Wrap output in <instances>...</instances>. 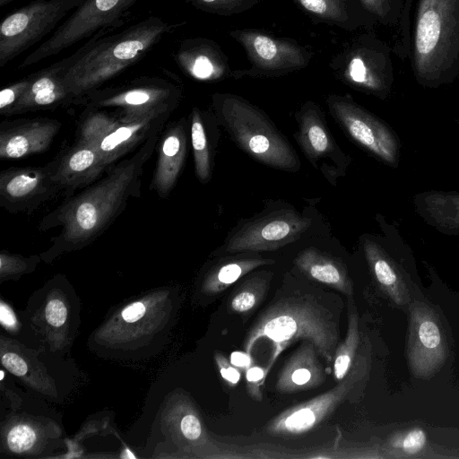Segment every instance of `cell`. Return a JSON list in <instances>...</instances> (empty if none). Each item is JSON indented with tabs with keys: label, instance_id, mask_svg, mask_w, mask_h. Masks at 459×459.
Masks as SVG:
<instances>
[{
	"label": "cell",
	"instance_id": "1",
	"mask_svg": "<svg viewBox=\"0 0 459 459\" xmlns=\"http://www.w3.org/2000/svg\"><path fill=\"white\" fill-rule=\"evenodd\" d=\"M159 133H152L135 153L113 166L104 178L65 198L40 220V231L61 228L51 238L45 257L52 259L88 246L125 211L130 198L140 197L143 167L157 146Z\"/></svg>",
	"mask_w": 459,
	"mask_h": 459
},
{
	"label": "cell",
	"instance_id": "2",
	"mask_svg": "<svg viewBox=\"0 0 459 459\" xmlns=\"http://www.w3.org/2000/svg\"><path fill=\"white\" fill-rule=\"evenodd\" d=\"M260 339L273 344L270 367L289 344L300 339L311 342L317 353L331 362L339 344L338 323L312 295L292 293L273 301L259 315L246 337L245 352L250 354Z\"/></svg>",
	"mask_w": 459,
	"mask_h": 459
},
{
	"label": "cell",
	"instance_id": "3",
	"mask_svg": "<svg viewBox=\"0 0 459 459\" xmlns=\"http://www.w3.org/2000/svg\"><path fill=\"white\" fill-rule=\"evenodd\" d=\"M417 82L437 88L459 76V0H419L410 44Z\"/></svg>",
	"mask_w": 459,
	"mask_h": 459
},
{
	"label": "cell",
	"instance_id": "4",
	"mask_svg": "<svg viewBox=\"0 0 459 459\" xmlns=\"http://www.w3.org/2000/svg\"><path fill=\"white\" fill-rule=\"evenodd\" d=\"M175 27L150 16L119 33L102 37L65 75V85L74 103L143 59Z\"/></svg>",
	"mask_w": 459,
	"mask_h": 459
},
{
	"label": "cell",
	"instance_id": "5",
	"mask_svg": "<svg viewBox=\"0 0 459 459\" xmlns=\"http://www.w3.org/2000/svg\"><path fill=\"white\" fill-rule=\"evenodd\" d=\"M232 140L254 160L273 169L297 171L300 161L292 145L269 117L249 103L224 98L217 107Z\"/></svg>",
	"mask_w": 459,
	"mask_h": 459
},
{
	"label": "cell",
	"instance_id": "6",
	"mask_svg": "<svg viewBox=\"0 0 459 459\" xmlns=\"http://www.w3.org/2000/svg\"><path fill=\"white\" fill-rule=\"evenodd\" d=\"M140 0H83L52 35L29 54L19 65L24 69L90 39L98 31L120 28Z\"/></svg>",
	"mask_w": 459,
	"mask_h": 459
},
{
	"label": "cell",
	"instance_id": "7",
	"mask_svg": "<svg viewBox=\"0 0 459 459\" xmlns=\"http://www.w3.org/2000/svg\"><path fill=\"white\" fill-rule=\"evenodd\" d=\"M181 97V89L160 76H142L119 85L97 89L80 102L95 108H115L120 121H129L153 113H172Z\"/></svg>",
	"mask_w": 459,
	"mask_h": 459
},
{
	"label": "cell",
	"instance_id": "8",
	"mask_svg": "<svg viewBox=\"0 0 459 459\" xmlns=\"http://www.w3.org/2000/svg\"><path fill=\"white\" fill-rule=\"evenodd\" d=\"M83 0H35L7 15L0 25V67L40 41Z\"/></svg>",
	"mask_w": 459,
	"mask_h": 459
},
{
	"label": "cell",
	"instance_id": "9",
	"mask_svg": "<svg viewBox=\"0 0 459 459\" xmlns=\"http://www.w3.org/2000/svg\"><path fill=\"white\" fill-rule=\"evenodd\" d=\"M328 106L353 142L385 164L398 167L400 140L385 122L349 99L331 98Z\"/></svg>",
	"mask_w": 459,
	"mask_h": 459
},
{
	"label": "cell",
	"instance_id": "10",
	"mask_svg": "<svg viewBox=\"0 0 459 459\" xmlns=\"http://www.w3.org/2000/svg\"><path fill=\"white\" fill-rule=\"evenodd\" d=\"M407 358L415 377L437 373L447 357V343L437 316L425 303L415 300L409 308Z\"/></svg>",
	"mask_w": 459,
	"mask_h": 459
},
{
	"label": "cell",
	"instance_id": "11",
	"mask_svg": "<svg viewBox=\"0 0 459 459\" xmlns=\"http://www.w3.org/2000/svg\"><path fill=\"white\" fill-rule=\"evenodd\" d=\"M104 29L82 45L71 56L47 66L30 75V82L22 98L8 116L38 110L53 109L74 103V98L65 85V78L75 65L102 37L111 32Z\"/></svg>",
	"mask_w": 459,
	"mask_h": 459
},
{
	"label": "cell",
	"instance_id": "12",
	"mask_svg": "<svg viewBox=\"0 0 459 459\" xmlns=\"http://www.w3.org/2000/svg\"><path fill=\"white\" fill-rule=\"evenodd\" d=\"M311 221L293 209H283L247 222L232 234L227 253L271 251L296 241Z\"/></svg>",
	"mask_w": 459,
	"mask_h": 459
},
{
	"label": "cell",
	"instance_id": "13",
	"mask_svg": "<svg viewBox=\"0 0 459 459\" xmlns=\"http://www.w3.org/2000/svg\"><path fill=\"white\" fill-rule=\"evenodd\" d=\"M54 160L44 166L11 167L0 172V206L10 213H31L60 189L53 178Z\"/></svg>",
	"mask_w": 459,
	"mask_h": 459
},
{
	"label": "cell",
	"instance_id": "14",
	"mask_svg": "<svg viewBox=\"0 0 459 459\" xmlns=\"http://www.w3.org/2000/svg\"><path fill=\"white\" fill-rule=\"evenodd\" d=\"M296 119L299 124L296 138L303 153L332 184H335L337 178L345 174L350 157L335 143L317 107L303 106Z\"/></svg>",
	"mask_w": 459,
	"mask_h": 459
},
{
	"label": "cell",
	"instance_id": "15",
	"mask_svg": "<svg viewBox=\"0 0 459 459\" xmlns=\"http://www.w3.org/2000/svg\"><path fill=\"white\" fill-rule=\"evenodd\" d=\"M359 377V371L356 368L333 388L281 411L266 424V433L293 437L315 429L348 398Z\"/></svg>",
	"mask_w": 459,
	"mask_h": 459
},
{
	"label": "cell",
	"instance_id": "16",
	"mask_svg": "<svg viewBox=\"0 0 459 459\" xmlns=\"http://www.w3.org/2000/svg\"><path fill=\"white\" fill-rule=\"evenodd\" d=\"M60 128L58 120L48 117L4 120L0 125V157L20 159L44 152Z\"/></svg>",
	"mask_w": 459,
	"mask_h": 459
},
{
	"label": "cell",
	"instance_id": "17",
	"mask_svg": "<svg viewBox=\"0 0 459 459\" xmlns=\"http://www.w3.org/2000/svg\"><path fill=\"white\" fill-rule=\"evenodd\" d=\"M54 162L53 178L65 198L99 180L108 167L95 147L77 141Z\"/></svg>",
	"mask_w": 459,
	"mask_h": 459
},
{
	"label": "cell",
	"instance_id": "18",
	"mask_svg": "<svg viewBox=\"0 0 459 459\" xmlns=\"http://www.w3.org/2000/svg\"><path fill=\"white\" fill-rule=\"evenodd\" d=\"M158 159L151 188L165 199L174 188L183 169L187 152L186 121L171 124L159 139Z\"/></svg>",
	"mask_w": 459,
	"mask_h": 459
},
{
	"label": "cell",
	"instance_id": "19",
	"mask_svg": "<svg viewBox=\"0 0 459 459\" xmlns=\"http://www.w3.org/2000/svg\"><path fill=\"white\" fill-rule=\"evenodd\" d=\"M171 113H153L118 125L93 147L108 166L130 152L154 132L160 131Z\"/></svg>",
	"mask_w": 459,
	"mask_h": 459
},
{
	"label": "cell",
	"instance_id": "20",
	"mask_svg": "<svg viewBox=\"0 0 459 459\" xmlns=\"http://www.w3.org/2000/svg\"><path fill=\"white\" fill-rule=\"evenodd\" d=\"M362 247L368 268L380 289L396 305L410 302L409 287L403 266L380 241L365 236Z\"/></svg>",
	"mask_w": 459,
	"mask_h": 459
},
{
	"label": "cell",
	"instance_id": "21",
	"mask_svg": "<svg viewBox=\"0 0 459 459\" xmlns=\"http://www.w3.org/2000/svg\"><path fill=\"white\" fill-rule=\"evenodd\" d=\"M315 345L306 341L290 357L277 378L275 388L282 394L316 388L325 380V371Z\"/></svg>",
	"mask_w": 459,
	"mask_h": 459
},
{
	"label": "cell",
	"instance_id": "22",
	"mask_svg": "<svg viewBox=\"0 0 459 459\" xmlns=\"http://www.w3.org/2000/svg\"><path fill=\"white\" fill-rule=\"evenodd\" d=\"M415 212L442 234L459 235V193L428 190L412 197Z\"/></svg>",
	"mask_w": 459,
	"mask_h": 459
},
{
	"label": "cell",
	"instance_id": "23",
	"mask_svg": "<svg viewBox=\"0 0 459 459\" xmlns=\"http://www.w3.org/2000/svg\"><path fill=\"white\" fill-rule=\"evenodd\" d=\"M294 264L308 278L345 295H353V284L346 267L317 248L302 250L296 256Z\"/></svg>",
	"mask_w": 459,
	"mask_h": 459
},
{
	"label": "cell",
	"instance_id": "24",
	"mask_svg": "<svg viewBox=\"0 0 459 459\" xmlns=\"http://www.w3.org/2000/svg\"><path fill=\"white\" fill-rule=\"evenodd\" d=\"M273 263V260L264 258H237L222 262L208 274L204 290L209 294L220 293L254 269Z\"/></svg>",
	"mask_w": 459,
	"mask_h": 459
},
{
	"label": "cell",
	"instance_id": "25",
	"mask_svg": "<svg viewBox=\"0 0 459 459\" xmlns=\"http://www.w3.org/2000/svg\"><path fill=\"white\" fill-rule=\"evenodd\" d=\"M356 307H350L348 314V326L344 340L339 343L334 351L333 359V375L338 383L349 376L356 366L357 353L360 340L359 328V316Z\"/></svg>",
	"mask_w": 459,
	"mask_h": 459
},
{
	"label": "cell",
	"instance_id": "26",
	"mask_svg": "<svg viewBox=\"0 0 459 459\" xmlns=\"http://www.w3.org/2000/svg\"><path fill=\"white\" fill-rule=\"evenodd\" d=\"M86 115L78 126L76 141L94 146L120 122L117 114L87 107Z\"/></svg>",
	"mask_w": 459,
	"mask_h": 459
},
{
	"label": "cell",
	"instance_id": "27",
	"mask_svg": "<svg viewBox=\"0 0 459 459\" xmlns=\"http://www.w3.org/2000/svg\"><path fill=\"white\" fill-rule=\"evenodd\" d=\"M190 132L195 175L200 182L205 184L211 178V154L202 116L196 108L191 114Z\"/></svg>",
	"mask_w": 459,
	"mask_h": 459
},
{
	"label": "cell",
	"instance_id": "28",
	"mask_svg": "<svg viewBox=\"0 0 459 459\" xmlns=\"http://www.w3.org/2000/svg\"><path fill=\"white\" fill-rule=\"evenodd\" d=\"M267 290V280L255 275L245 281L230 299V308L238 314L252 311L262 300Z\"/></svg>",
	"mask_w": 459,
	"mask_h": 459
},
{
	"label": "cell",
	"instance_id": "29",
	"mask_svg": "<svg viewBox=\"0 0 459 459\" xmlns=\"http://www.w3.org/2000/svg\"><path fill=\"white\" fill-rule=\"evenodd\" d=\"M30 82V75L22 78L0 91V114L8 116L10 110L22 98Z\"/></svg>",
	"mask_w": 459,
	"mask_h": 459
},
{
	"label": "cell",
	"instance_id": "30",
	"mask_svg": "<svg viewBox=\"0 0 459 459\" xmlns=\"http://www.w3.org/2000/svg\"><path fill=\"white\" fill-rule=\"evenodd\" d=\"M35 439V431L30 426L26 424L14 426L7 435L8 446L16 453L29 450L33 446Z\"/></svg>",
	"mask_w": 459,
	"mask_h": 459
},
{
	"label": "cell",
	"instance_id": "31",
	"mask_svg": "<svg viewBox=\"0 0 459 459\" xmlns=\"http://www.w3.org/2000/svg\"><path fill=\"white\" fill-rule=\"evenodd\" d=\"M426 434L419 428L410 430L403 437H394L393 446L401 448L406 455L419 453L426 445Z\"/></svg>",
	"mask_w": 459,
	"mask_h": 459
},
{
	"label": "cell",
	"instance_id": "32",
	"mask_svg": "<svg viewBox=\"0 0 459 459\" xmlns=\"http://www.w3.org/2000/svg\"><path fill=\"white\" fill-rule=\"evenodd\" d=\"M0 261L1 273L4 275L25 270L30 264L37 262V257L33 256L29 259H26L17 255H12L7 252H2L0 255Z\"/></svg>",
	"mask_w": 459,
	"mask_h": 459
},
{
	"label": "cell",
	"instance_id": "33",
	"mask_svg": "<svg viewBox=\"0 0 459 459\" xmlns=\"http://www.w3.org/2000/svg\"><path fill=\"white\" fill-rule=\"evenodd\" d=\"M268 368H264L257 366L247 368L246 373L247 378V390L249 395L257 401L262 399V393L260 386L264 383Z\"/></svg>",
	"mask_w": 459,
	"mask_h": 459
},
{
	"label": "cell",
	"instance_id": "34",
	"mask_svg": "<svg viewBox=\"0 0 459 459\" xmlns=\"http://www.w3.org/2000/svg\"><path fill=\"white\" fill-rule=\"evenodd\" d=\"M180 430L189 441L195 442L204 438L202 423L195 413L184 415L180 421Z\"/></svg>",
	"mask_w": 459,
	"mask_h": 459
},
{
	"label": "cell",
	"instance_id": "35",
	"mask_svg": "<svg viewBox=\"0 0 459 459\" xmlns=\"http://www.w3.org/2000/svg\"><path fill=\"white\" fill-rule=\"evenodd\" d=\"M45 317L54 327L63 325L67 317V309L64 302L56 299L49 300L46 306Z\"/></svg>",
	"mask_w": 459,
	"mask_h": 459
},
{
	"label": "cell",
	"instance_id": "36",
	"mask_svg": "<svg viewBox=\"0 0 459 459\" xmlns=\"http://www.w3.org/2000/svg\"><path fill=\"white\" fill-rule=\"evenodd\" d=\"M215 360L222 378L231 386L237 385L240 378V372L221 354L217 353Z\"/></svg>",
	"mask_w": 459,
	"mask_h": 459
},
{
	"label": "cell",
	"instance_id": "37",
	"mask_svg": "<svg viewBox=\"0 0 459 459\" xmlns=\"http://www.w3.org/2000/svg\"><path fill=\"white\" fill-rule=\"evenodd\" d=\"M254 47L259 56L265 60L273 59L277 54L275 43L266 36H257L254 40Z\"/></svg>",
	"mask_w": 459,
	"mask_h": 459
},
{
	"label": "cell",
	"instance_id": "38",
	"mask_svg": "<svg viewBox=\"0 0 459 459\" xmlns=\"http://www.w3.org/2000/svg\"><path fill=\"white\" fill-rule=\"evenodd\" d=\"M4 367L15 376H22L27 372L25 361L15 353H5L2 356Z\"/></svg>",
	"mask_w": 459,
	"mask_h": 459
},
{
	"label": "cell",
	"instance_id": "39",
	"mask_svg": "<svg viewBox=\"0 0 459 459\" xmlns=\"http://www.w3.org/2000/svg\"><path fill=\"white\" fill-rule=\"evenodd\" d=\"M145 310L146 308L143 302H133L122 311L121 316L126 322L133 323L143 317Z\"/></svg>",
	"mask_w": 459,
	"mask_h": 459
},
{
	"label": "cell",
	"instance_id": "40",
	"mask_svg": "<svg viewBox=\"0 0 459 459\" xmlns=\"http://www.w3.org/2000/svg\"><path fill=\"white\" fill-rule=\"evenodd\" d=\"M0 321L4 326L9 329H13L17 325L14 313L3 301L0 306Z\"/></svg>",
	"mask_w": 459,
	"mask_h": 459
},
{
	"label": "cell",
	"instance_id": "41",
	"mask_svg": "<svg viewBox=\"0 0 459 459\" xmlns=\"http://www.w3.org/2000/svg\"><path fill=\"white\" fill-rule=\"evenodd\" d=\"M299 2L311 13L325 14L327 12L328 4L325 0H299Z\"/></svg>",
	"mask_w": 459,
	"mask_h": 459
},
{
	"label": "cell",
	"instance_id": "42",
	"mask_svg": "<svg viewBox=\"0 0 459 459\" xmlns=\"http://www.w3.org/2000/svg\"><path fill=\"white\" fill-rule=\"evenodd\" d=\"M231 364L238 368H249L251 364L250 354L247 352L235 351L230 355Z\"/></svg>",
	"mask_w": 459,
	"mask_h": 459
},
{
	"label": "cell",
	"instance_id": "43",
	"mask_svg": "<svg viewBox=\"0 0 459 459\" xmlns=\"http://www.w3.org/2000/svg\"><path fill=\"white\" fill-rule=\"evenodd\" d=\"M13 1H16V0H0V7L2 8L4 5H6Z\"/></svg>",
	"mask_w": 459,
	"mask_h": 459
},
{
	"label": "cell",
	"instance_id": "44",
	"mask_svg": "<svg viewBox=\"0 0 459 459\" xmlns=\"http://www.w3.org/2000/svg\"><path fill=\"white\" fill-rule=\"evenodd\" d=\"M3 379H4V371L2 370L1 371V380H3Z\"/></svg>",
	"mask_w": 459,
	"mask_h": 459
},
{
	"label": "cell",
	"instance_id": "45",
	"mask_svg": "<svg viewBox=\"0 0 459 459\" xmlns=\"http://www.w3.org/2000/svg\"><path fill=\"white\" fill-rule=\"evenodd\" d=\"M458 125H459V119H458Z\"/></svg>",
	"mask_w": 459,
	"mask_h": 459
}]
</instances>
